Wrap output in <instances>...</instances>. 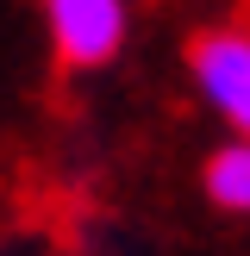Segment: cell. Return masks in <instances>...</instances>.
Listing matches in <instances>:
<instances>
[{"mask_svg":"<svg viewBox=\"0 0 250 256\" xmlns=\"http://www.w3.org/2000/svg\"><path fill=\"white\" fill-rule=\"evenodd\" d=\"M188 75H194L200 100L232 125V138H250V25L225 19L194 32L188 44Z\"/></svg>","mask_w":250,"mask_h":256,"instance_id":"6da1fadb","label":"cell"},{"mask_svg":"<svg viewBox=\"0 0 250 256\" xmlns=\"http://www.w3.org/2000/svg\"><path fill=\"white\" fill-rule=\"evenodd\" d=\"M125 0H44V32L62 69H106L125 50Z\"/></svg>","mask_w":250,"mask_h":256,"instance_id":"7a4b0ae2","label":"cell"},{"mask_svg":"<svg viewBox=\"0 0 250 256\" xmlns=\"http://www.w3.org/2000/svg\"><path fill=\"white\" fill-rule=\"evenodd\" d=\"M200 188L219 212L250 219V138H225L206 162H200Z\"/></svg>","mask_w":250,"mask_h":256,"instance_id":"3957f363","label":"cell"}]
</instances>
